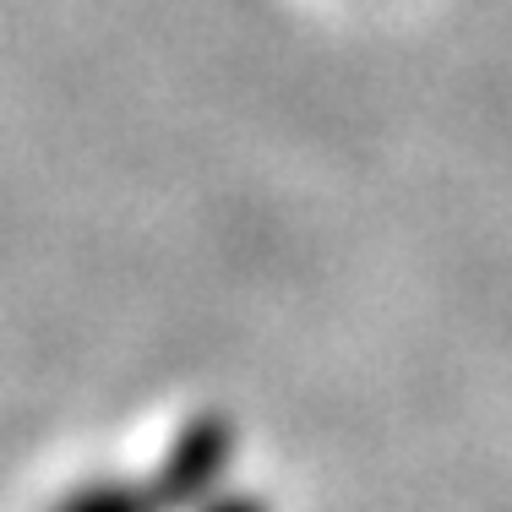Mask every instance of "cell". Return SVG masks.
Returning a JSON list of instances; mask_svg holds the SVG:
<instances>
[{
  "instance_id": "1",
  "label": "cell",
  "mask_w": 512,
  "mask_h": 512,
  "mask_svg": "<svg viewBox=\"0 0 512 512\" xmlns=\"http://www.w3.org/2000/svg\"><path fill=\"white\" fill-rule=\"evenodd\" d=\"M60 512H137V491L131 480H99L93 491H71Z\"/></svg>"
},
{
  "instance_id": "2",
  "label": "cell",
  "mask_w": 512,
  "mask_h": 512,
  "mask_svg": "<svg viewBox=\"0 0 512 512\" xmlns=\"http://www.w3.org/2000/svg\"><path fill=\"white\" fill-rule=\"evenodd\" d=\"M207 512H267L262 502H213Z\"/></svg>"
}]
</instances>
